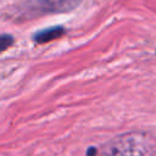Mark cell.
<instances>
[{
  "label": "cell",
  "mask_w": 156,
  "mask_h": 156,
  "mask_svg": "<svg viewBox=\"0 0 156 156\" xmlns=\"http://www.w3.org/2000/svg\"><path fill=\"white\" fill-rule=\"evenodd\" d=\"M156 140L146 133L117 135L101 146L100 156H154Z\"/></svg>",
  "instance_id": "cell-1"
},
{
  "label": "cell",
  "mask_w": 156,
  "mask_h": 156,
  "mask_svg": "<svg viewBox=\"0 0 156 156\" xmlns=\"http://www.w3.org/2000/svg\"><path fill=\"white\" fill-rule=\"evenodd\" d=\"M82 0H28L23 6L26 16L61 13L76 9Z\"/></svg>",
  "instance_id": "cell-2"
},
{
  "label": "cell",
  "mask_w": 156,
  "mask_h": 156,
  "mask_svg": "<svg viewBox=\"0 0 156 156\" xmlns=\"http://www.w3.org/2000/svg\"><path fill=\"white\" fill-rule=\"evenodd\" d=\"M66 29L62 26H54V27H48L44 29H40L33 34V40L37 44H46L49 41H52L55 39L61 38L65 35Z\"/></svg>",
  "instance_id": "cell-3"
},
{
  "label": "cell",
  "mask_w": 156,
  "mask_h": 156,
  "mask_svg": "<svg viewBox=\"0 0 156 156\" xmlns=\"http://www.w3.org/2000/svg\"><path fill=\"white\" fill-rule=\"evenodd\" d=\"M13 44V37L10 34H0V52H4Z\"/></svg>",
  "instance_id": "cell-4"
}]
</instances>
